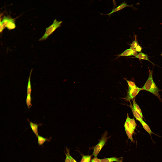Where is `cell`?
I'll return each mask as SVG.
<instances>
[{
  "mask_svg": "<svg viewBox=\"0 0 162 162\" xmlns=\"http://www.w3.org/2000/svg\"><path fill=\"white\" fill-rule=\"evenodd\" d=\"M123 45V43L115 42L112 38L109 39L105 47L92 57L91 64L86 72L78 79V81H85L92 79L98 71L120 52Z\"/></svg>",
  "mask_w": 162,
  "mask_h": 162,
  "instance_id": "6da1fadb",
  "label": "cell"
},
{
  "mask_svg": "<svg viewBox=\"0 0 162 162\" xmlns=\"http://www.w3.org/2000/svg\"><path fill=\"white\" fill-rule=\"evenodd\" d=\"M18 40V38L14 35L9 34L4 43H1L0 54H4L7 58L14 53Z\"/></svg>",
  "mask_w": 162,
  "mask_h": 162,
  "instance_id": "7a4b0ae2",
  "label": "cell"
},
{
  "mask_svg": "<svg viewBox=\"0 0 162 162\" xmlns=\"http://www.w3.org/2000/svg\"><path fill=\"white\" fill-rule=\"evenodd\" d=\"M31 51L26 39L19 38L14 52L15 57L20 59L28 57L31 54Z\"/></svg>",
  "mask_w": 162,
  "mask_h": 162,
  "instance_id": "3957f363",
  "label": "cell"
}]
</instances>
